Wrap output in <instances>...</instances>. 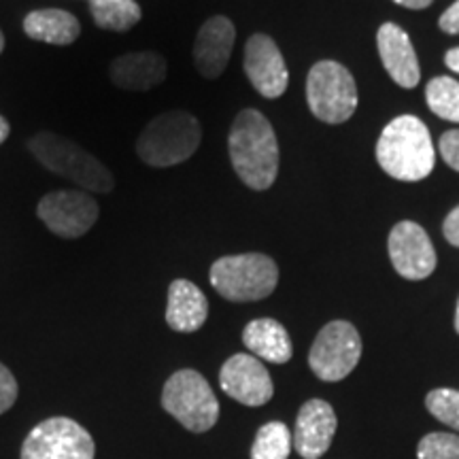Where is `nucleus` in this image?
<instances>
[{"mask_svg": "<svg viewBox=\"0 0 459 459\" xmlns=\"http://www.w3.org/2000/svg\"><path fill=\"white\" fill-rule=\"evenodd\" d=\"M228 152L234 172L247 187L264 192L277 181V134L257 108H245L234 117L228 134Z\"/></svg>", "mask_w": 459, "mask_h": 459, "instance_id": "1", "label": "nucleus"}, {"mask_svg": "<svg viewBox=\"0 0 459 459\" xmlns=\"http://www.w3.org/2000/svg\"><path fill=\"white\" fill-rule=\"evenodd\" d=\"M377 160L395 181H423L436 164V149L428 126L415 115L392 119L378 136Z\"/></svg>", "mask_w": 459, "mask_h": 459, "instance_id": "2", "label": "nucleus"}, {"mask_svg": "<svg viewBox=\"0 0 459 459\" xmlns=\"http://www.w3.org/2000/svg\"><path fill=\"white\" fill-rule=\"evenodd\" d=\"M28 149L45 169L73 181L83 192L107 194L115 187L113 172L99 158L91 156L88 149L66 136L49 130L37 132L28 141Z\"/></svg>", "mask_w": 459, "mask_h": 459, "instance_id": "3", "label": "nucleus"}, {"mask_svg": "<svg viewBox=\"0 0 459 459\" xmlns=\"http://www.w3.org/2000/svg\"><path fill=\"white\" fill-rule=\"evenodd\" d=\"M203 126L189 111H166L153 117L136 139V156L152 169L183 164L198 152Z\"/></svg>", "mask_w": 459, "mask_h": 459, "instance_id": "4", "label": "nucleus"}, {"mask_svg": "<svg viewBox=\"0 0 459 459\" xmlns=\"http://www.w3.org/2000/svg\"><path fill=\"white\" fill-rule=\"evenodd\" d=\"M209 279L213 290L226 300L255 302L277 290L279 266L264 254L226 255L213 262Z\"/></svg>", "mask_w": 459, "mask_h": 459, "instance_id": "5", "label": "nucleus"}, {"mask_svg": "<svg viewBox=\"0 0 459 459\" xmlns=\"http://www.w3.org/2000/svg\"><path fill=\"white\" fill-rule=\"evenodd\" d=\"M162 406L189 432H209L220 419L217 402L209 381L196 370H179L166 381Z\"/></svg>", "mask_w": 459, "mask_h": 459, "instance_id": "6", "label": "nucleus"}, {"mask_svg": "<svg viewBox=\"0 0 459 459\" xmlns=\"http://www.w3.org/2000/svg\"><path fill=\"white\" fill-rule=\"evenodd\" d=\"M307 102L319 122L344 124L359 102L353 74L341 62H317L307 79Z\"/></svg>", "mask_w": 459, "mask_h": 459, "instance_id": "7", "label": "nucleus"}, {"mask_svg": "<svg viewBox=\"0 0 459 459\" xmlns=\"http://www.w3.org/2000/svg\"><path fill=\"white\" fill-rule=\"evenodd\" d=\"M359 358L361 338L358 328L349 321L336 319L319 330L308 353V366L321 381L338 383L351 375Z\"/></svg>", "mask_w": 459, "mask_h": 459, "instance_id": "8", "label": "nucleus"}, {"mask_svg": "<svg viewBox=\"0 0 459 459\" xmlns=\"http://www.w3.org/2000/svg\"><path fill=\"white\" fill-rule=\"evenodd\" d=\"M37 215L60 238H82L99 221L100 206L83 189H56L37 204Z\"/></svg>", "mask_w": 459, "mask_h": 459, "instance_id": "9", "label": "nucleus"}, {"mask_svg": "<svg viewBox=\"0 0 459 459\" xmlns=\"http://www.w3.org/2000/svg\"><path fill=\"white\" fill-rule=\"evenodd\" d=\"M94 453L88 429L66 417L39 423L22 446V459H94Z\"/></svg>", "mask_w": 459, "mask_h": 459, "instance_id": "10", "label": "nucleus"}, {"mask_svg": "<svg viewBox=\"0 0 459 459\" xmlns=\"http://www.w3.org/2000/svg\"><path fill=\"white\" fill-rule=\"evenodd\" d=\"M387 251L395 273L409 281L428 279L438 264L432 240L415 221L395 223L389 232Z\"/></svg>", "mask_w": 459, "mask_h": 459, "instance_id": "11", "label": "nucleus"}, {"mask_svg": "<svg viewBox=\"0 0 459 459\" xmlns=\"http://www.w3.org/2000/svg\"><path fill=\"white\" fill-rule=\"evenodd\" d=\"M245 73L249 83L264 99L277 100L290 85L285 57L268 34H254L245 45Z\"/></svg>", "mask_w": 459, "mask_h": 459, "instance_id": "12", "label": "nucleus"}, {"mask_svg": "<svg viewBox=\"0 0 459 459\" xmlns=\"http://www.w3.org/2000/svg\"><path fill=\"white\" fill-rule=\"evenodd\" d=\"M220 385L245 406H264L273 400L274 385L266 366L255 355L237 353L221 366Z\"/></svg>", "mask_w": 459, "mask_h": 459, "instance_id": "13", "label": "nucleus"}, {"mask_svg": "<svg viewBox=\"0 0 459 459\" xmlns=\"http://www.w3.org/2000/svg\"><path fill=\"white\" fill-rule=\"evenodd\" d=\"M336 434V412L325 400L304 402L296 417L294 446L302 459H319Z\"/></svg>", "mask_w": 459, "mask_h": 459, "instance_id": "14", "label": "nucleus"}, {"mask_svg": "<svg viewBox=\"0 0 459 459\" xmlns=\"http://www.w3.org/2000/svg\"><path fill=\"white\" fill-rule=\"evenodd\" d=\"M237 28L226 15H215L200 26L194 43V65L204 79H217L226 71L232 56Z\"/></svg>", "mask_w": 459, "mask_h": 459, "instance_id": "15", "label": "nucleus"}, {"mask_svg": "<svg viewBox=\"0 0 459 459\" xmlns=\"http://www.w3.org/2000/svg\"><path fill=\"white\" fill-rule=\"evenodd\" d=\"M377 48L389 77L400 88H417L419 79H421V68H419V57L409 34L402 30L398 24L387 22V24L378 28Z\"/></svg>", "mask_w": 459, "mask_h": 459, "instance_id": "16", "label": "nucleus"}, {"mask_svg": "<svg viewBox=\"0 0 459 459\" xmlns=\"http://www.w3.org/2000/svg\"><path fill=\"white\" fill-rule=\"evenodd\" d=\"M169 74V62L156 51H132L117 56L108 66L113 85L128 91H149L164 83Z\"/></svg>", "mask_w": 459, "mask_h": 459, "instance_id": "17", "label": "nucleus"}, {"mask_svg": "<svg viewBox=\"0 0 459 459\" xmlns=\"http://www.w3.org/2000/svg\"><path fill=\"white\" fill-rule=\"evenodd\" d=\"M206 317H209V302L203 290L187 279L172 281L169 287V304H166L169 328L189 334L203 328Z\"/></svg>", "mask_w": 459, "mask_h": 459, "instance_id": "18", "label": "nucleus"}, {"mask_svg": "<svg viewBox=\"0 0 459 459\" xmlns=\"http://www.w3.org/2000/svg\"><path fill=\"white\" fill-rule=\"evenodd\" d=\"M243 342L251 355L257 359L273 361V364H287L294 355L291 338L277 319L264 317L254 319L245 325Z\"/></svg>", "mask_w": 459, "mask_h": 459, "instance_id": "19", "label": "nucleus"}, {"mask_svg": "<svg viewBox=\"0 0 459 459\" xmlns=\"http://www.w3.org/2000/svg\"><path fill=\"white\" fill-rule=\"evenodd\" d=\"M24 32L39 43L71 45L82 34V24L68 11L37 9L24 17Z\"/></svg>", "mask_w": 459, "mask_h": 459, "instance_id": "20", "label": "nucleus"}, {"mask_svg": "<svg viewBox=\"0 0 459 459\" xmlns=\"http://www.w3.org/2000/svg\"><path fill=\"white\" fill-rule=\"evenodd\" d=\"M88 3L94 24L102 30L128 32L143 17L136 0H88Z\"/></svg>", "mask_w": 459, "mask_h": 459, "instance_id": "21", "label": "nucleus"}, {"mask_svg": "<svg viewBox=\"0 0 459 459\" xmlns=\"http://www.w3.org/2000/svg\"><path fill=\"white\" fill-rule=\"evenodd\" d=\"M291 445L294 436L290 434V428L281 421H271L257 432L251 446V459H287Z\"/></svg>", "mask_w": 459, "mask_h": 459, "instance_id": "22", "label": "nucleus"}, {"mask_svg": "<svg viewBox=\"0 0 459 459\" xmlns=\"http://www.w3.org/2000/svg\"><path fill=\"white\" fill-rule=\"evenodd\" d=\"M429 111L440 119L459 124V82L451 77H434L426 88Z\"/></svg>", "mask_w": 459, "mask_h": 459, "instance_id": "23", "label": "nucleus"}, {"mask_svg": "<svg viewBox=\"0 0 459 459\" xmlns=\"http://www.w3.org/2000/svg\"><path fill=\"white\" fill-rule=\"evenodd\" d=\"M426 409L432 415L459 432V389L440 387L426 395Z\"/></svg>", "mask_w": 459, "mask_h": 459, "instance_id": "24", "label": "nucleus"}, {"mask_svg": "<svg viewBox=\"0 0 459 459\" xmlns=\"http://www.w3.org/2000/svg\"><path fill=\"white\" fill-rule=\"evenodd\" d=\"M419 459H459V436L432 432L423 436L417 445Z\"/></svg>", "mask_w": 459, "mask_h": 459, "instance_id": "25", "label": "nucleus"}, {"mask_svg": "<svg viewBox=\"0 0 459 459\" xmlns=\"http://www.w3.org/2000/svg\"><path fill=\"white\" fill-rule=\"evenodd\" d=\"M17 400V381L4 364H0V415L7 412Z\"/></svg>", "mask_w": 459, "mask_h": 459, "instance_id": "26", "label": "nucleus"}, {"mask_svg": "<svg viewBox=\"0 0 459 459\" xmlns=\"http://www.w3.org/2000/svg\"><path fill=\"white\" fill-rule=\"evenodd\" d=\"M440 156L453 170L459 172V130H449L440 136Z\"/></svg>", "mask_w": 459, "mask_h": 459, "instance_id": "27", "label": "nucleus"}, {"mask_svg": "<svg viewBox=\"0 0 459 459\" xmlns=\"http://www.w3.org/2000/svg\"><path fill=\"white\" fill-rule=\"evenodd\" d=\"M438 26H440V30L446 34H459V0L457 3H453L451 7L446 9L443 15H440Z\"/></svg>", "mask_w": 459, "mask_h": 459, "instance_id": "28", "label": "nucleus"}, {"mask_svg": "<svg viewBox=\"0 0 459 459\" xmlns=\"http://www.w3.org/2000/svg\"><path fill=\"white\" fill-rule=\"evenodd\" d=\"M443 234L453 247L459 249V206H455V209L446 215V220L443 223Z\"/></svg>", "mask_w": 459, "mask_h": 459, "instance_id": "29", "label": "nucleus"}, {"mask_svg": "<svg viewBox=\"0 0 459 459\" xmlns=\"http://www.w3.org/2000/svg\"><path fill=\"white\" fill-rule=\"evenodd\" d=\"M445 62H446V66H449L453 73L459 74V48H453V49L446 51Z\"/></svg>", "mask_w": 459, "mask_h": 459, "instance_id": "30", "label": "nucleus"}, {"mask_svg": "<svg viewBox=\"0 0 459 459\" xmlns=\"http://www.w3.org/2000/svg\"><path fill=\"white\" fill-rule=\"evenodd\" d=\"M394 3H398V4H402V7H406V9L419 11V9L429 7V4H432L434 0H394Z\"/></svg>", "mask_w": 459, "mask_h": 459, "instance_id": "31", "label": "nucleus"}, {"mask_svg": "<svg viewBox=\"0 0 459 459\" xmlns=\"http://www.w3.org/2000/svg\"><path fill=\"white\" fill-rule=\"evenodd\" d=\"M9 132H11V126H9V122H7V119L3 117V115H0V145H3V143L7 141Z\"/></svg>", "mask_w": 459, "mask_h": 459, "instance_id": "32", "label": "nucleus"}, {"mask_svg": "<svg viewBox=\"0 0 459 459\" xmlns=\"http://www.w3.org/2000/svg\"><path fill=\"white\" fill-rule=\"evenodd\" d=\"M455 332L459 334V300H457V311H455Z\"/></svg>", "mask_w": 459, "mask_h": 459, "instance_id": "33", "label": "nucleus"}, {"mask_svg": "<svg viewBox=\"0 0 459 459\" xmlns=\"http://www.w3.org/2000/svg\"><path fill=\"white\" fill-rule=\"evenodd\" d=\"M3 49H4V34L0 32V54H3Z\"/></svg>", "mask_w": 459, "mask_h": 459, "instance_id": "34", "label": "nucleus"}]
</instances>
